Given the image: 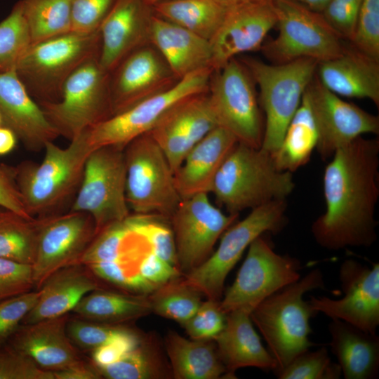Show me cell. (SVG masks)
<instances>
[{
  "label": "cell",
  "instance_id": "6da1fadb",
  "mask_svg": "<svg viewBox=\"0 0 379 379\" xmlns=\"http://www.w3.org/2000/svg\"><path fill=\"white\" fill-rule=\"evenodd\" d=\"M326 208L312 225L316 242L337 251L369 247L377 239L379 140L360 136L338 149L323 177Z\"/></svg>",
  "mask_w": 379,
  "mask_h": 379
},
{
  "label": "cell",
  "instance_id": "7a4b0ae2",
  "mask_svg": "<svg viewBox=\"0 0 379 379\" xmlns=\"http://www.w3.org/2000/svg\"><path fill=\"white\" fill-rule=\"evenodd\" d=\"M69 142L64 148L48 142L41 163L25 161L16 166L17 185L32 218L62 213L73 203L93 149L84 132Z\"/></svg>",
  "mask_w": 379,
  "mask_h": 379
},
{
  "label": "cell",
  "instance_id": "3957f363",
  "mask_svg": "<svg viewBox=\"0 0 379 379\" xmlns=\"http://www.w3.org/2000/svg\"><path fill=\"white\" fill-rule=\"evenodd\" d=\"M324 287L321 270L314 269L267 297L250 314L276 361V375L294 358L315 345L309 340L310 320L318 312L303 297L310 291Z\"/></svg>",
  "mask_w": 379,
  "mask_h": 379
},
{
  "label": "cell",
  "instance_id": "277c9868",
  "mask_svg": "<svg viewBox=\"0 0 379 379\" xmlns=\"http://www.w3.org/2000/svg\"><path fill=\"white\" fill-rule=\"evenodd\" d=\"M294 188L293 173L278 170L271 154L237 142L217 172L210 193L227 213L239 215L286 199Z\"/></svg>",
  "mask_w": 379,
  "mask_h": 379
},
{
  "label": "cell",
  "instance_id": "5b68a950",
  "mask_svg": "<svg viewBox=\"0 0 379 379\" xmlns=\"http://www.w3.org/2000/svg\"><path fill=\"white\" fill-rule=\"evenodd\" d=\"M100 48L99 30L70 31L31 44L15 72L39 104L56 102L69 75L85 61L99 55Z\"/></svg>",
  "mask_w": 379,
  "mask_h": 379
},
{
  "label": "cell",
  "instance_id": "8992f818",
  "mask_svg": "<svg viewBox=\"0 0 379 379\" xmlns=\"http://www.w3.org/2000/svg\"><path fill=\"white\" fill-rule=\"evenodd\" d=\"M240 60L260 89L259 103L265 115L260 149L273 156L316 74L318 62L300 58L268 64L251 57Z\"/></svg>",
  "mask_w": 379,
  "mask_h": 379
},
{
  "label": "cell",
  "instance_id": "52a82bcc",
  "mask_svg": "<svg viewBox=\"0 0 379 379\" xmlns=\"http://www.w3.org/2000/svg\"><path fill=\"white\" fill-rule=\"evenodd\" d=\"M39 105L59 136L71 141L112 115L109 72L94 56L69 75L58 101Z\"/></svg>",
  "mask_w": 379,
  "mask_h": 379
},
{
  "label": "cell",
  "instance_id": "ba28073f",
  "mask_svg": "<svg viewBox=\"0 0 379 379\" xmlns=\"http://www.w3.org/2000/svg\"><path fill=\"white\" fill-rule=\"evenodd\" d=\"M286 199H277L251 209L220 237L217 250L201 265L184 274L185 281L208 299L220 301L229 272L245 250L259 236L277 234L287 224Z\"/></svg>",
  "mask_w": 379,
  "mask_h": 379
},
{
  "label": "cell",
  "instance_id": "9c48e42d",
  "mask_svg": "<svg viewBox=\"0 0 379 379\" xmlns=\"http://www.w3.org/2000/svg\"><path fill=\"white\" fill-rule=\"evenodd\" d=\"M126 197L133 213L170 218L181 197L174 173L160 147L149 133L124 147Z\"/></svg>",
  "mask_w": 379,
  "mask_h": 379
},
{
  "label": "cell",
  "instance_id": "30bf717a",
  "mask_svg": "<svg viewBox=\"0 0 379 379\" xmlns=\"http://www.w3.org/2000/svg\"><path fill=\"white\" fill-rule=\"evenodd\" d=\"M278 34L261 47L274 64L310 58L318 62L340 55L345 44L321 13L291 0H272Z\"/></svg>",
  "mask_w": 379,
  "mask_h": 379
},
{
  "label": "cell",
  "instance_id": "8fae6325",
  "mask_svg": "<svg viewBox=\"0 0 379 379\" xmlns=\"http://www.w3.org/2000/svg\"><path fill=\"white\" fill-rule=\"evenodd\" d=\"M124 147L107 145L88 155L82 180L69 208L88 213L97 234L131 214L126 197Z\"/></svg>",
  "mask_w": 379,
  "mask_h": 379
},
{
  "label": "cell",
  "instance_id": "7c38bea8",
  "mask_svg": "<svg viewBox=\"0 0 379 379\" xmlns=\"http://www.w3.org/2000/svg\"><path fill=\"white\" fill-rule=\"evenodd\" d=\"M208 93L218 126L237 142L260 148L264 122L255 83L243 62L234 58L213 71Z\"/></svg>",
  "mask_w": 379,
  "mask_h": 379
},
{
  "label": "cell",
  "instance_id": "4fadbf2b",
  "mask_svg": "<svg viewBox=\"0 0 379 379\" xmlns=\"http://www.w3.org/2000/svg\"><path fill=\"white\" fill-rule=\"evenodd\" d=\"M264 234L249 245L234 281L220 301L225 314L237 310L251 314L267 297L300 278V261L276 253Z\"/></svg>",
  "mask_w": 379,
  "mask_h": 379
},
{
  "label": "cell",
  "instance_id": "5bb4252c",
  "mask_svg": "<svg viewBox=\"0 0 379 379\" xmlns=\"http://www.w3.org/2000/svg\"><path fill=\"white\" fill-rule=\"evenodd\" d=\"M213 70L205 68L184 78L171 89L144 100L84 131L89 147L125 146L134 138L149 133L161 117L181 99L208 91Z\"/></svg>",
  "mask_w": 379,
  "mask_h": 379
},
{
  "label": "cell",
  "instance_id": "9a60e30c",
  "mask_svg": "<svg viewBox=\"0 0 379 379\" xmlns=\"http://www.w3.org/2000/svg\"><path fill=\"white\" fill-rule=\"evenodd\" d=\"M202 193L182 199L169 218L178 267L184 274L201 265L239 215L224 213Z\"/></svg>",
  "mask_w": 379,
  "mask_h": 379
},
{
  "label": "cell",
  "instance_id": "2e32d148",
  "mask_svg": "<svg viewBox=\"0 0 379 379\" xmlns=\"http://www.w3.org/2000/svg\"><path fill=\"white\" fill-rule=\"evenodd\" d=\"M39 218L37 249L32 265L36 290L55 272L79 264L97 234L92 217L85 212L69 210Z\"/></svg>",
  "mask_w": 379,
  "mask_h": 379
},
{
  "label": "cell",
  "instance_id": "e0dca14e",
  "mask_svg": "<svg viewBox=\"0 0 379 379\" xmlns=\"http://www.w3.org/2000/svg\"><path fill=\"white\" fill-rule=\"evenodd\" d=\"M306 92L318 132L316 149L323 160L364 134H378V116L341 99L325 88L316 74Z\"/></svg>",
  "mask_w": 379,
  "mask_h": 379
},
{
  "label": "cell",
  "instance_id": "ac0fdd59",
  "mask_svg": "<svg viewBox=\"0 0 379 379\" xmlns=\"http://www.w3.org/2000/svg\"><path fill=\"white\" fill-rule=\"evenodd\" d=\"M339 277L344 294L342 298L311 296L309 302L318 313L376 333L379 325V264L373 263L370 267L347 259L340 265Z\"/></svg>",
  "mask_w": 379,
  "mask_h": 379
},
{
  "label": "cell",
  "instance_id": "d6986e66",
  "mask_svg": "<svg viewBox=\"0 0 379 379\" xmlns=\"http://www.w3.org/2000/svg\"><path fill=\"white\" fill-rule=\"evenodd\" d=\"M180 80L151 43L137 48L109 72L112 115L171 89Z\"/></svg>",
  "mask_w": 379,
  "mask_h": 379
},
{
  "label": "cell",
  "instance_id": "ffe728a7",
  "mask_svg": "<svg viewBox=\"0 0 379 379\" xmlns=\"http://www.w3.org/2000/svg\"><path fill=\"white\" fill-rule=\"evenodd\" d=\"M217 126L207 91L178 101L149 133L175 173L190 150Z\"/></svg>",
  "mask_w": 379,
  "mask_h": 379
},
{
  "label": "cell",
  "instance_id": "44dd1931",
  "mask_svg": "<svg viewBox=\"0 0 379 379\" xmlns=\"http://www.w3.org/2000/svg\"><path fill=\"white\" fill-rule=\"evenodd\" d=\"M272 0H255L227 8L218 31L209 41L213 71L237 55L261 48L268 32L276 25Z\"/></svg>",
  "mask_w": 379,
  "mask_h": 379
},
{
  "label": "cell",
  "instance_id": "7402d4cb",
  "mask_svg": "<svg viewBox=\"0 0 379 379\" xmlns=\"http://www.w3.org/2000/svg\"><path fill=\"white\" fill-rule=\"evenodd\" d=\"M154 13L144 0H116L98 30L99 60L110 72L128 53L150 43Z\"/></svg>",
  "mask_w": 379,
  "mask_h": 379
},
{
  "label": "cell",
  "instance_id": "603a6c76",
  "mask_svg": "<svg viewBox=\"0 0 379 379\" xmlns=\"http://www.w3.org/2000/svg\"><path fill=\"white\" fill-rule=\"evenodd\" d=\"M0 116L25 148L39 152L59 135L15 71L0 73Z\"/></svg>",
  "mask_w": 379,
  "mask_h": 379
},
{
  "label": "cell",
  "instance_id": "cb8c5ba5",
  "mask_svg": "<svg viewBox=\"0 0 379 379\" xmlns=\"http://www.w3.org/2000/svg\"><path fill=\"white\" fill-rule=\"evenodd\" d=\"M69 315L21 324L6 345L31 358L41 368L55 371L84 361L66 330Z\"/></svg>",
  "mask_w": 379,
  "mask_h": 379
},
{
  "label": "cell",
  "instance_id": "d4e9b609",
  "mask_svg": "<svg viewBox=\"0 0 379 379\" xmlns=\"http://www.w3.org/2000/svg\"><path fill=\"white\" fill-rule=\"evenodd\" d=\"M316 77L339 96L366 98L379 106V60L351 44L338 57L318 62Z\"/></svg>",
  "mask_w": 379,
  "mask_h": 379
},
{
  "label": "cell",
  "instance_id": "484cf974",
  "mask_svg": "<svg viewBox=\"0 0 379 379\" xmlns=\"http://www.w3.org/2000/svg\"><path fill=\"white\" fill-rule=\"evenodd\" d=\"M237 143L233 135L217 126L196 144L174 173L181 199L209 194L217 172Z\"/></svg>",
  "mask_w": 379,
  "mask_h": 379
},
{
  "label": "cell",
  "instance_id": "4316f807",
  "mask_svg": "<svg viewBox=\"0 0 379 379\" xmlns=\"http://www.w3.org/2000/svg\"><path fill=\"white\" fill-rule=\"evenodd\" d=\"M228 378L244 367L274 371L277 363L262 345L253 328L250 314L234 310L227 314L225 328L213 339Z\"/></svg>",
  "mask_w": 379,
  "mask_h": 379
},
{
  "label": "cell",
  "instance_id": "83f0119b",
  "mask_svg": "<svg viewBox=\"0 0 379 379\" xmlns=\"http://www.w3.org/2000/svg\"><path fill=\"white\" fill-rule=\"evenodd\" d=\"M101 288L95 275L82 264L63 267L48 277L39 288L41 294L21 324H32L67 314L84 296Z\"/></svg>",
  "mask_w": 379,
  "mask_h": 379
},
{
  "label": "cell",
  "instance_id": "f1b7e54d",
  "mask_svg": "<svg viewBox=\"0 0 379 379\" xmlns=\"http://www.w3.org/2000/svg\"><path fill=\"white\" fill-rule=\"evenodd\" d=\"M149 41L180 79L196 71L211 68L208 40L155 14Z\"/></svg>",
  "mask_w": 379,
  "mask_h": 379
},
{
  "label": "cell",
  "instance_id": "f546056e",
  "mask_svg": "<svg viewBox=\"0 0 379 379\" xmlns=\"http://www.w3.org/2000/svg\"><path fill=\"white\" fill-rule=\"evenodd\" d=\"M328 324L330 346L345 379H374L379 372V337L338 319Z\"/></svg>",
  "mask_w": 379,
  "mask_h": 379
},
{
  "label": "cell",
  "instance_id": "4dcf8cb0",
  "mask_svg": "<svg viewBox=\"0 0 379 379\" xmlns=\"http://www.w3.org/2000/svg\"><path fill=\"white\" fill-rule=\"evenodd\" d=\"M173 378L176 379H218L227 376L215 341L187 339L169 331L164 340Z\"/></svg>",
  "mask_w": 379,
  "mask_h": 379
},
{
  "label": "cell",
  "instance_id": "1f68e13d",
  "mask_svg": "<svg viewBox=\"0 0 379 379\" xmlns=\"http://www.w3.org/2000/svg\"><path fill=\"white\" fill-rule=\"evenodd\" d=\"M72 311L77 317L102 324H122L152 312L148 297L98 288L82 298Z\"/></svg>",
  "mask_w": 379,
  "mask_h": 379
},
{
  "label": "cell",
  "instance_id": "d6a6232c",
  "mask_svg": "<svg viewBox=\"0 0 379 379\" xmlns=\"http://www.w3.org/2000/svg\"><path fill=\"white\" fill-rule=\"evenodd\" d=\"M317 142V128L305 90L281 145L272 156L275 166L293 173L310 161Z\"/></svg>",
  "mask_w": 379,
  "mask_h": 379
},
{
  "label": "cell",
  "instance_id": "836d02e7",
  "mask_svg": "<svg viewBox=\"0 0 379 379\" xmlns=\"http://www.w3.org/2000/svg\"><path fill=\"white\" fill-rule=\"evenodd\" d=\"M156 15L210 41L227 8L215 0H166L152 6Z\"/></svg>",
  "mask_w": 379,
  "mask_h": 379
},
{
  "label": "cell",
  "instance_id": "e575fe53",
  "mask_svg": "<svg viewBox=\"0 0 379 379\" xmlns=\"http://www.w3.org/2000/svg\"><path fill=\"white\" fill-rule=\"evenodd\" d=\"M101 378L108 379H155L172 375L155 343L144 336L142 341L117 361L95 366Z\"/></svg>",
  "mask_w": 379,
  "mask_h": 379
},
{
  "label": "cell",
  "instance_id": "d590c367",
  "mask_svg": "<svg viewBox=\"0 0 379 379\" xmlns=\"http://www.w3.org/2000/svg\"><path fill=\"white\" fill-rule=\"evenodd\" d=\"M31 44L72 31L70 0H20Z\"/></svg>",
  "mask_w": 379,
  "mask_h": 379
},
{
  "label": "cell",
  "instance_id": "8d00e7d4",
  "mask_svg": "<svg viewBox=\"0 0 379 379\" xmlns=\"http://www.w3.org/2000/svg\"><path fill=\"white\" fill-rule=\"evenodd\" d=\"M202 295L179 277L157 287L148 298L152 312L181 325L196 312L202 302Z\"/></svg>",
  "mask_w": 379,
  "mask_h": 379
},
{
  "label": "cell",
  "instance_id": "74e56055",
  "mask_svg": "<svg viewBox=\"0 0 379 379\" xmlns=\"http://www.w3.org/2000/svg\"><path fill=\"white\" fill-rule=\"evenodd\" d=\"M40 219L15 213L0 223V258L32 265L34 262Z\"/></svg>",
  "mask_w": 379,
  "mask_h": 379
},
{
  "label": "cell",
  "instance_id": "f35d334b",
  "mask_svg": "<svg viewBox=\"0 0 379 379\" xmlns=\"http://www.w3.org/2000/svg\"><path fill=\"white\" fill-rule=\"evenodd\" d=\"M30 44L29 29L19 0L0 22V73L15 71Z\"/></svg>",
  "mask_w": 379,
  "mask_h": 379
},
{
  "label": "cell",
  "instance_id": "ab89813d",
  "mask_svg": "<svg viewBox=\"0 0 379 379\" xmlns=\"http://www.w3.org/2000/svg\"><path fill=\"white\" fill-rule=\"evenodd\" d=\"M67 333L72 344L84 351H93L122 335L131 333L135 329L122 324H108L92 321L78 317L69 318Z\"/></svg>",
  "mask_w": 379,
  "mask_h": 379
},
{
  "label": "cell",
  "instance_id": "60d3db41",
  "mask_svg": "<svg viewBox=\"0 0 379 379\" xmlns=\"http://www.w3.org/2000/svg\"><path fill=\"white\" fill-rule=\"evenodd\" d=\"M341 374L339 364L331 361L326 347H321L301 353L277 376L280 379H336Z\"/></svg>",
  "mask_w": 379,
  "mask_h": 379
},
{
  "label": "cell",
  "instance_id": "b9f144b4",
  "mask_svg": "<svg viewBox=\"0 0 379 379\" xmlns=\"http://www.w3.org/2000/svg\"><path fill=\"white\" fill-rule=\"evenodd\" d=\"M351 45L379 60V0H362Z\"/></svg>",
  "mask_w": 379,
  "mask_h": 379
},
{
  "label": "cell",
  "instance_id": "7bdbcfd3",
  "mask_svg": "<svg viewBox=\"0 0 379 379\" xmlns=\"http://www.w3.org/2000/svg\"><path fill=\"white\" fill-rule=\"evenodd\" d=\"M126 262L107 261L86 265L95 277L139 295H146L157 287L136 270H128Z\"/></svg>",
  "mask_w": 379,
  "mask_h": 379
},
{
  "label": "cell",
  "instance_id": "ee69618b",
  "mask_svg": "<svg viewBox=\"0 0 379 379\" xmlns=\"http://www.w3.org/2000/svg\"><path fill=\"white\" fill-rule=\"evenodd\" d=\"M220 301L208 298L202 301L196 312L180 325L192 339L212 340L225 328L227 314L221 310Z\"/></svg>",
  "mask_w": 379,
  "mask_h": 379
},
{
  "label": "cell",
  "instance_id": "f6af8a7d",
  "mask_svg": "<svg viewBox=\"0 0 379 379\" xmlns=\"http://www.w3.org/2000/svg\"><path fill=\"white\" fill-rule=\"evenodd\" d=\"M40 294L38 289L0 300V347L7 343L25 317L36 305Z\"/></svg>",
  "mask_w": 379,
  "mask_h": 379
},
{
  "label": "cell",
  "instance_id": "bcb514c9",
  "mask_svg": "<svg viewBox=\"0 0 379 379\" xmlns=\"http://www.w3.org/2000/svg\"><path fill=\"white\" fill-rule=\"evenodd\" d=\"M0 379H55L31 358L5 345L0 347Z\"/></svg>",
  "mask_w": 379,
  "mask_h": 379
},
{
  "label": "cell",
  "instance_id": "7dc6e473",
  "mask_svg": "<svg viewBox=\"0 0 379 379\" xmlns=\"http://www.w3.org/2000/svg\"><path fill=\"white\" fill-rule=\"evenodd\" d=\"M116 0H70L72 31L92 33L98 30Z\"/></svg>",
  "mask_w": 379,
  "mask_h": 379
},
{
  "label": "cell",
  "instance_id": "c3c4849f",
  "mask_svg": "<svg viewBox=\"0 0 379 379\" xmlns=\"http://www.w3.org/2000/svg\"><path fill=\"white\" fill-rule=\"evenodd\" d=\"M362 0H330L321 14L329 25L349 42L354 34Z\"/></svg>",
  "mask_w": 379,
  "mask_h": 379
},
{
  "label": "cell",
  "instance_id": "681fc988",
  "mask_svg": "<svg viewBox=\"0 0 379 379\" xmlns=\"http://www.w3.org/2000/svg\"><path fill=\"white\" fill-rule=\"evenodd\" d=\"M32 265L0 258V300L32 291Z\"/></svg>",
  "mask_w": 379,
  "mask_h": 379
},
{
  "label": "cell",
  "instance_id": "f907efd6",
  "mask_svg": "<svg viewBox=\"0 0 379 379\" xmlns=\"http://www.w3.org/2000/svg\"><path fill=\"white\" fill-rule=\"evenodd\" d=\"M0 206L22 218L33 219L16 182V166L0 164Z\"/></svg>",
  "mask_w": 379,
  "mask_h": 379
},
{
  "label": "cell",
  "instance_id": "816d5d0a",
  "mask_svg": "<svg viewBox=\"0 0 379 379\" xmlns=\"http://www.w3.org/2000/svg\"><path fill=\"white\" fill-rule=\"evenodd\" d=\"M143 338L139 331L135 330L131 333L102 345L91 351V363L95 366L112 364L135 347Z\"/></svg>",
  "mask_w": 379,
  "mask_h": 379
},
{
  "label": "cell",
  "instance_id": "f5cc1de1",
  "mask_svg": "<svg viewBox=\"0 0 379 379\" xmlns=\"http://www.w3.org/2000/svg\"><path fill=\"white\" fill-rule=\"evenodd\" d=\"M137 268L144 279L157 287L179 277L181 273L176 267L159 258L152 251L143 256Z\"/></svg>",
  "mask_w": 379,
  "mask_h": 379
},
{
  "label": "cell",
  "instance_id": "db71d44e",
  "mask_svg": "<svg viewBox=\"0 0 379 379\" xmlns=\"http://www.w3.org/2000/svg\"><path fill=\"white\" fill-rule=\"evenodd\" d=\"M55 379H99L102 378L95 366L84 360L60 370L53 371Z\"/></svg>",
  "mask_w": 379,
  "mask_h": 379
},
{
  "label": "cell",
  "instance_id": "11a10c76",
  "mask_svg": "<svg viewBox=\"0 0 379 379\" xmlns=\"http://www.w3.org/2000/svg\"><path fill=\"white\" fill-rule=\"evenodd\" d=\"M18 138L10 128L0 126V156L11 152L15 147Z\"/></svg>",
  "mask_w": 379,
  "mask_h": 379
},
{
  "label": "cell",
  "instance_id": "9f6ffc18",
  "mask_svg": "<svg viewBox=\"0 0 379 379\" xmlns=\"http://www.w3.org/2000/svg\"><path fill=\"white\" fill-rule=\"evenodd\" d=\"M311 11L322 13L330 0H291Z\"/></svg>",
  "mask_w": 379,
  "mask_h": 379
},
{
  "label": "cell",
  "instance_id": "6f0895ef",
  "mask_svg": "<svg viewBox=\"0 0 379 379\" xmlns=\"http://www.w3.org/2000/svg\"><path fill=\"white\" fill-rule=\"evenodd\" d=\"M220 5L225 8H228L239 4L255 0H215Z\"/></svg>",
  "mask_w": 379,
  "mask_h": 379
},
{
  "label": "cell",
  "instance_id": "680465c9",
  "mask_svg": "<svg viewBox=\"0 0 379 379\" xmlns=\"http://www.w3.org/2000/svg\"><path fill=\"white\" fill-rule=\"evenodd\" d=\"M13 213H14L5 209L3 211L0 210V223L10 217Z\"/></svg>",
  "mask_w": 379,
  "mask_h": 379
},
{
  "label": "cell",
  "instance_id": "91938a15",
  "mask_svg": "<svg viewBox=\"0 0 379 379\" xmlns=\"http://www.w3.org/2000/svg\"><path fill=\"white\" fill-rule=\"evenodd\" d=\"M163 1H166V0H144V1L145 3H147V4L150 5V6H154V4H157V3H159V2H161Z\"/></svg>",
  "mask_w": 379,
  "mask_h": 379
},
{
  "label": "cell",
  "instance_id": "94428289",
  "mask_svg": "<svg viewBox=\"0 0 379 379\" xmlns=\"http://www.w3.org/2000/svg\"><path fill=\"white\" fill-rule=\"evenodd\" d=\"M2 126V120H1V117L0 116V126Z\"/></svg>",
  "mask_w": 379,
  "mask_h": 379
}]
</instances>
